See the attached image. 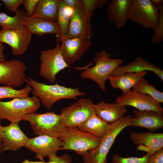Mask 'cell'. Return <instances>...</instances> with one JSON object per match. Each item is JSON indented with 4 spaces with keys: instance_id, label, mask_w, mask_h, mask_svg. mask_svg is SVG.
Here are the masks:
<instances>
[{
    "instance_id": "6da1fadb",
    "label": "cell",
    "mask_w": 163,
    "mask_h": 163,
    "mask_svg": "<svg viewBox=\"0 0 163 163\" xmlns=\"http://www.w3.org/2000/svg\"><path fill=\"white\" fill-rule=\"evenodd\" d=\"M25 82L31 87V92L34 96L39 98L43 106L48 110L60 99H75L78 96L87 94L80 91L77 88H67L57 83L53 85H46L27 76Z\"/></svg>"
},
{
    "instance_id": "7a4b0ae2",
    "label": "cell",
    "mask_w": 163,
    "mask_h": 163,
    "mask_svg": "<svg viewBox=\"0 0 163 163\" xmlns=\"http://www.w3.org/2000/svg\"><path fill=\"white\" fill-rule=\"evenodd\" d=\"M23 120L29 122L34 133L38 136L46 135L60 139L67 130L61 116L53 112L30 113L24 116Z\"/></svg>"
},
{
    "instance_id": "3957f363",
    "label": "cell",
    "mask_w": 163,
    "mask_h": 163,
    "mask_svg": "<svg viewBox=\"0 0 163 163\" xmlns=\"http://www.w3.org/2000/svg\"><path fill=\"white\" fill-rule=\"evenodd\" d=\"M133 117L127 115L110 123V129L98 146L82 156L84 163H107L108 154L116 137L123 129L131 126Z\"/></svg>"
},
{
    "instance_id": "277c9868",
    "label": "cell",
    "mask_w": 163,
    "mask_h": 163,
    "mask_svg": "<svg viewBox=\"0 0 163 163\" xmlns=\"http://www.w3.org/2000/svg\"><path fill=\"white\" fill-rule=\"evenodd\" d=\"M95 65L87 68L82 72V79H89L95 82L103 91H106L105 82L111 72L121 65L123 61L121 59L111 58L105 50L97 52L92 59Z\"/></svg>"
},
{
    "instance_id": "5b68a950",
    "label": "cell",
    "mask_w": 163,
    "mask_h": 163,
    "mask_svg": "<svg viewBox=\"0 0 163 163\" xmlns=\"http://www.w3.org/2000/svg\"><path fill=\"white\" fill-rule=\"evenodd\" d=\"M41 101L33 96L16 98L8 101H0V120H6L18 123L27 114L35 113L41 105Z\"/></svg>"
},
{
    "instance_id": "8992f818",
    "label": "cell",
    "mask_w": 163,
    "mask_h": 163,
    "mask_svg": "<svg viewBox=\"0 0 163 163\" xmlns=\"http://www.w3.org/2000/svg\"><path fill=\"white\" fill-rule=\"evenodd\" d=\"M40 59L41 64L39 75L52 83L55 81L57 74L66 68L73 67L81 70H85L88 67V65L82 67H74L68 65L61 55L60 45L58 42L54 48L42 50Z\"/></svg>"
},
{
    "instance_id": "52a82bcc",
    "label": "cell",
    "mask_w": 163,
    "mask_h": 163,
    "mask_svg": "<svg viewBox=\"0 0 163 163\" xmlns=\"http://www.w3.org/2000/svg\"><path fill=\"white\" fill-rule=\"evenodd\" d=\"M159 18L158 8L150 0H132L129 7L127 20H131L147 29L155 31Z\"/></svg>"
},
{
    "instance_id": "ba28073f",
    "label": "cell",
    "mask_w": 163,
    "mask_h": 163,
    "mask_svg": "<svg viewBox=\"0 0 163 163\" xmlns=\"http://www.w3.org/2000/svg\"><path fill=\"white\" fill-rule=\"evenodd\" d=\"M65 136L59 139L64 145L59 150H69L75 151L82 156L88 151L97 147L102 139L79 130L77 127H67Z\"/></svg>"
},
{
    "instance_id": "9c48e42d",
    "label": "cell",
    "mask_w": 163,
    "mask_h": 163,
    "mask_svg": "<svg viewBox=\"0 0 163 163\" xmlns=\"http://www.w3.org/2000/svg\"><path fill=\"white\" fill-rule=\"evenodd\" d=\"M92 101L88 98H81L60 111L64 123L67 127H78L94 114Z\"/></svg>"
},
{
    "instance_id": "30bf717a",
    "label": "cell",
    "mask_w": 163,
    "mask_h": 163,
    "mask_svg": "<svg viewBox=\"0 0 163 163\" xmlns=\"http://www.w3.org/2000/svg\"><path fill=\"white\" fill-rule=\"evenodd\" d=\"M25 64L19 59L0 62V84L14 88L21 86L26 77Z\"/></svg>"
},
{
    "instance_id": "8fae6325",
    "label": "cell",
    "mask_w": 163,
    "mask_h": 163,
    "mask_svg": "<svg viewBox=\"0 0 163 163\" xmlns=\"http://www.w3.org/2000/svg\"><path fill=\"white\" fill-rule=\"evenodd\" d=\"M32 35L23 26L18 28H3L0 30V42L9 45L15 56L23 54L30 42Z\"/></svg>"
},
{
    "instance_id": "7c38bea8",
    "label": "cell",
    "mask_w": 163,
    "mask_h": 163,
    "mask_svg": "<svg viewBox=\"0 0 163 163\" xmlns=\"http://www.w3.org/2000/svg\"><path fill=\"white\" fill-rule=\"evenodd\" d=\"M64 145L59 138L46 135L29 138L24 147L35 153L36 157L44 161L43 158L56 155Z\"/></svg>"
},
{
    "instance_id": "4fadbf2b",
    "label": "cell",
    "mask_w": 163,
    "mask_h": 163,
    "mask_svg": "<svg viewBox=\"0 0 163 163\" xmlns=\"http://www.w3.org/2000/svg\"><path fill=\"white\" fill-rule=\"evenodd\" d=\"M61 42V55L66 63L70 66L81 59L92 44L90 38L63 37Z\"/></svg>"
},
{
    "instance_id": "5bb4252c",
    "label": "cell",
    "mask_w": 163,
    "mask_h": 163,
    "mask_svg": "<svg viewBox=\"0 0 163 163\" xmlns=\"http://www.w3.org/2000/svg\"><path fill=\"white\" fill-rule=\"evenodd\" d=\"M115 102L120 105L133 107L139 110L163 112L160 104L151 96L133 90L123 93L116 98Z\"/></svg>"
},
{
    "instance_id": "9a60e30c",
    "label": "cell",
    "mask_w": 163,
    "mask_h": 163,
    "mask_svg": "<svg viewBox=\"0 0 163 163\" xmlns=\"http://www.w3.org/2000/svg\"><path fill=\"white\" fill-rule=\"evenodd\" d=\"M93 33L90 26V21L85 17L82 4L74 9L69 28L65 36L66 38H90Z\"/></svg>"
},
{
    "instance_id": "2e32d148",
    "label": "cell",
    "mask_w": 163,
    "mask_h": 163,
    "mask_svg": "<svg viewBox=\"0 0 163 163\" xmlns=\"http://www.w3.org/2000/svg\"><path fill=\"white\" fill-rule=\"evenodd\" d=\"M1 134L3 152L15 151L24 147L29 139L17 123H12L6 126H2Z\"/></svg>"
},
{
    "instance_id": "e0dca14e",
    "label": "cell",
    "mask_w": 163,
    "mask_h": 163,
    "mask_svg": "<svg viewBox=\"0 0 163 163\" xmlns=\"http://www.w3.org/2000/svg\"><path fill=\"white\" fill-rule=\"evenodd\" d=\"M129 137L135 144L138 145L136 149L147 152L151 155L163 148V133L133 132Z\"/></svg>"
},
{
    "instance_id": "ac0fdd59",
    "label": "cell",
    "mask_w": 163,
    "mask_h": 163,
    "mask_svg": "<svg viewBox=\"0 0 163 163\" xmlns=\"http://www.w3.org/2000/svg\"><path fill=\"white\" fill-rule=\"evenodd\" d=\"M132 112L134 117L130 126L144 128L151 132L163 128V112L134 109Z\"/></svg>"
},
{
    "instance_id": "d6986e66",
    "label": "cell",
    "mask_w": 163,
    "mask_h": 163,
    "mask_svg": "<svg viewBox=\"0 0 163 163\" xmlns=\"http://www.w3.org/2000/svg\"><path fill=\"white\" fill-rule=\"evenodd\" d=\"M132 0H111L108 1L106 12L108 21L119 29L125 25L128 10Z\"/></svg>"
},
{
    "instance_id": "ffe728a7",
    "label": "cell",
    "mask_w": 163,
    "mask_h": 163,
    "mask_svg": "<svg viewBox=\"0 0 163 163\" xmlns=\"http://www.w3.org/2000/svg\"><path fill=\"white\" fill-rule=\"evenodd\" d=\"M149 71L153 72L162 81L163 70L159 67L140 57H137L132 62L125 66L120 65L116 68L110 75L116 76L128 72Z\"/></svg>"
},
{
    "instance_id": "44dd1931",
    "label": "cell",
    "mask_w": 163,
    "mask_h": 163,
    "mask_svg": "<svg viewBox=\"0 0 163 163\" xmlns=\"http://www.w3.org/2000/svg\"><path fill=\"white\" fill-rule=\"evenodd\" d=\"M22 23L26 30L32 35L41 36L47 34H58L56 22L40 18L26 16Z\"/></svg>"
},
{
    "instance_id": "7402d4cb",
    "label": "cell",
    "mask_w": 163,
    "mask_h": 163,
    "mask_svg": "<svg viewBox=\"0 0 163 163\" xmlns=\"http://www.w3.org/2000/svg\"><path fill=\"white\" fill-rule=\"evenodd\" d=\"M93 108L95 114L110 124L124 116L127 111L125 106L104 101L94 104Z\"/></svg>"
},
{
    "instance_id": "603a6c76",
    "label": "cell",
    "mask_w": 163,
    "mask_h": 163,
    "mask_svg": "<svg viewBox=\"0 0 163 163\" xmlns=\"http://www.w3.org/2000/svg\"><path fill=\"white\" fill-rule=\"evenodd\" d=\"M145 71L128 72L116 76L110 75L108 79L111 86L125 93L133 88L146 75Z\"/></svg>"
},
{
    "instance_id": "cb8c5ba5",
    "label": "cell",
    "mask_w": 163,
    "mask_h": 163,
    "mask_svg": "<svg viewBox=\"0 0 163 163\" xmlns=\"http://www.w3.org/2000/svg\"><path fill=\"white\" fill-rule=\"evenodd\" d=\"M111 126V124L104 121L94 114L77 128L83 132L102 139L109 131Z\"/></svg>"
},
{
    "instance_id": "d4e9b609",
    "label": "cell",
    "mask_w": 163,
    "mask_h": 163,
    "mask_svg": "<svg viewBox=\"0 0 163 163\" xmlns=\"http://www.w3.org/2000/svg\"><path fill=\"white\" fill-rule=\"evenodd\" d=\"M60 0H39L32 16L56 21Z\"/></svg>"
},
{
    "instance_id": "484cf974",
    "label": "cell",
    "mask_w": 163,
    "mask_h": 163,
    "mask_svg": "<svg viewBox=\"0 0 163 163\" xmlns=\"http://www.w3.org/2000/svg\"><path fill=\"white\" fill-rule=\"evenodd\" d=\"M74 9L66 6L62 0H60L56 24L59 30L57 35V42L66 36Z\"/></svg>"
},
{
    "instance_id": "4316f807",
    "label": "cell",
    "mask_w": 163,
    "mask_h": 163,
    "mask_svg": "<svg viewBox=\"0 0 163 163\" xmlns=\"http://www.w3.org/2000/svg\"><path fill=\"white\" fill-rule=\"evenodd\" d=\"M27 16L25 11L19 10L15 16L11 17L4 12H0V26L3 28H18L23 26V20Z\"/></svg>"
},
{
    "instance_id": "83f0119b",
    "label": "cell",
    "mask_w": 163,
    "mask_h": 163,
    "mask_svg": "<svg viewBox=\"0 0 163 163\" xmlns=\"http://www.w3.org/2000/svg\"><path fill=\"white\" fill-rule=\"evenodd\" d=\"M133 90L149 95L159 104L163 103V93L149 84L144 77L133 88Z\"/></svg>"
},
{
    "instance_id": "f1b7e54d",
    "label": "cell",
    "mask_w": 163,
    "mask_h": 163,
    "mask_svg": "<svg viewBox=\"0 0 163 163\" xmlns=\"http://www.w3.org/2000/svg\"><path fill=\"white\" fill-rule=\"evenodd\" d=\"M31 87L29 85L23 88L17 90L7 86H0V100L8 98H24L28 96Z\"/></svg>"
},
{
    "instance_id": "f546056e",
    "label": "cell",
    "mask_w": 163,
    "mask_h": 163,
    "mask_svg": "<svg viewBox=\"0 0 163 163\" xmlns=\"http://www.w3.org/2000/svg\"><path fill=\"white\" fill-rule=\"evenodd\" d=\"M108 0H82L84 14L89 21L93 15L94 10L107 5Z\"/></svg>"
},
{
    "instance_id": "4dcf8cb0",
    "label": "cell",
    "mask_w": 163,
    "mask_h": 163,
    "mask_svg": "<svg viewBox=\"0 0 163 163\" xmlns=\"http://www.w3.org/2000/svg\"><path fill=\"white\" fill-rule=\"evenodd\" d=\"M159 18L157 27L154 33L151 37V42L159 44L163 41V6L158 8Z\"/></svg>"
},
{
    "instance_id": "1f68e13d",
    "label": "cell",
    "mask_w": 163,
    "mask_h": 163,
    "mask_svg": "<svg viewBox=\"0 0 163 163\" xmlns=\"http://www.w3.org/2000/svg\"><path fill=\"white\" fill-rule=\"evenodd\" d=\"M150 155L148 154L141 158L131 157L124 158L117 154L112 156V160L114 163H148Z\"/></svg>"
},
{
    "instance_id": "d6a6232c",
    "label": "cell",
    "mask_w": 163,
    "mask_h": 163,
    "mask_svg": "<svg viewBox=\"0 0 163 163\" xmlns=\"http://www.w3.org/2000/svg\"><path fill=\"white\" fill-rule=\"evenodd\" d=\"M24 0H1L5 9L8 11L17 14L19 11V8L22 5Z\"/></svg>"
},
{
    "instance_id": "836d02e7",
    "label": "cell",
    "mask_w": 163,
    "mask_h": 163,
    "mask_svg": "<svg viewBox=\"0 0 163 163\" xmlns=\"http://www.w3.org/2000/svg\"><path fill=\"white\" fill-rule=\"evenodd\" d=\"M48 162L40 161L38 163H71V159L68 154H65L60 156L56 155H52L49 157Z\"/></svg>"
},
{
    "instance_id": "e575fe53",
    "label": "cell",
    "mask_w": 163,
    "mask_h": 163,
    "mask_svg": "<svg viewBox=\"0 0 163 163\" xmlns=\"http://www.w3.org/2000/svg\"><path fill=\"white\" fill-rule=\"evenodd\" d=\"M39 0H24L23 5L27 16L32 17Z\"/></svg>"
},
{
    "instance_id": "d590c367",
    "label": "cell",
    "mask_w": 163,
    "mask_h": 163,
    "mask_svg": "<svg viewBox=\"0 0 163 163\" xmlns=\"http://www.w3.org/2000/svg\"><path fill=\"white\" fill-rule=\"evenodd\" d=\"M148 163H163V148L150 155Z\"/></svg>"
},
{
    "instance_id": "8d00e7d4",
    "label": "cell",
    "mask_w": 163,
    "mask_h": 163,
    "mask_svg": "<svg viewBox=\"0 0 163 163\" xmlns=\"http://www.w3.org/2000/svg\"><path fill=\"white\" fill-rule=\"evenodd\" d=\"M67 6L74 9L82 4V0H62Z\"/></svg>"
},
{
    "instance_id": "74e56055",
    "label": "cell",
    "mask_w": 163,
    "mask_h": 163,
    "mask_svg": "<svg viewBox=\"0 0 163 163\" xmlns=\"http://www.w3.org/2000/svg\"><path fill=\"white\" fill-rule=\"evenodd\" d=\"M5 46L2 43L0 42V62L5 61V59L4 53Z\"/></svg>"
},
{
    "instance_id": "f35d334b",
    "label": "cell",
    "mask_w": 163,
    "mask_h": 163,
    "mask_svg": "<svg viewBox=\"0 0 163 163\" xmlns=\"http://www.w3.org/2000/svg\"><path fill=\"white\" fill-rule=\"evenodd\" d=\"M152 4L155 7L158 8L163 6V0H150Z\"/></svg>"
},
{
    "instance_id": "ab89813d",
    "label": "cell",
    "mask_w": 163,
    "mask_h": 163,
    "mask_svg": "<svg viewBox=\"0 0 163 163\" xmlns=\"http://www.w3.org/2000/svg\"><path fill=\"white\" fill-rule=\"evenodd\" d=\"M2 126L1 124L0 123V154L2 153L3 152L2 146V143L1 141V128L2 127Z\"/></svg>"
},
{
    "instance_id": "60d3db41",
    "label": "cell",
    "mask_w": 163,
    "mask_h": 163,
    "mask_svg": "<svg viewBox=\"0 0 163 163\" xmlns=\"http://www.w3.org/2000/svg\"><path fill=\"white\" fill-rule=\"evenodd\" d=\"M112 163H114V162L113 161Z\"/></svg>"
}]
</instances>
